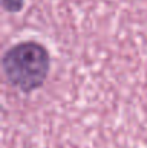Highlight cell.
Masks as SVG:
<instances>
[{
    "instance_id": "6da1fadb",
    "label": "cell",
    "mask_w": 147,
    "mask_h": 148,
    "mask_svg": "<svg viewBox=\"0 0 147 148\" xmlns=\"http://www.w3.org/2000/svg\"><path fill=\"white\" fill-rule=\"evenodd\" d=\"M3 71L7 81L23 92L43 85L49 72V53L36 42L14 45L3 56Z\"/></svg>"
},
{
    "instance_id": "7a4b0ae2",
    "label": "cell",
    "mask_w": 147,
    "mask_h": 148,
    "mask_svg": "<svg viewBox=\"0 0 147 148\" xmlns=\"http://www.w3.org/2000/svg\"><path fill=\"white\" fill-rule=\"evenodd\" d=\"M23 6V0H3V7L7 12H19Z\"/></svg>"
}]
</instances>
